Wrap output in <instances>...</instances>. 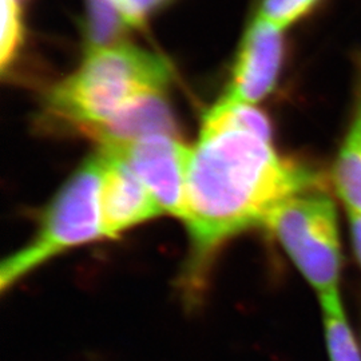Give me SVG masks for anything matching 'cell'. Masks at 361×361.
I'll use <instances>...</instances> for the list:
<instances>
[{
	"label": "cell",
	"instance_id": "7",
	"mask_svg": "<svg viewBox=\"0 0 361 361\" xmlns=\"http://www.w3.org/2000/svg\"><path fill=\"white\" fill-rule=\"evenodd\" d=\"M281 31L269 22L256 18L246 32L224 101L256 104L273 90L284 52Z\"/></svg>",
	"mask_w": 361,
	"mask_h": 361
},
{
	"label": "cell",
	"instance_id": "6",
	"mask_svg": "<svg viewBox=\"0 0 361 361\" xmlns=\"http://www.w3.org/2000/svg\"><path fill=\"white\" fill-rule=\"evenodd\" d=\"M101 157L104 162L101 214L104 238H116L121 233L164 213L121 155L104 147Z\"/></svg>",
	"mask_w": 361,
	"mask_h": 361
},
{
	"label": "cell",
	"instance_id": "9",
	"mask_svg": "<svg viewBox=\"0 0 361 361\" xmlns=\"http://www.w3.org/2000/svg\"><path fill=\"white\" fill-rule=\"evenodd\" d=\"M332 180L349 214H361V95L336 157Z\"/></svg>",
	"mask_w": 361,
	"mask_h": 361
},
{
	"label": "cell",
	"instance_id": "2",
	"mask_svg": "<svg viewBox=\"0 0 361 361\" xmlns=\"http://www.w3.org/2000/svg\"><path fill=\"white\" fill-rule=\"evenodd\" d=\"M169 80L162 59L131 46L92 49L74 75L50 97L52 113L92 134L138 99L161 94Z\"/></svg>",
	"mask_w": 361,
	"mask_h": 361
},
{
	"label": "cell",
	"instance_id": "3",
	"mask_svg": "<svg viewBox=\"0 0 361 361\" xmlns=\"http://www.w3.org/2000/svg\"><path fill=\"white\" fill-rule=\"evenodd\" d=\"M102 173L104 162L99 154L89 159L66 183L46 210L32 240L1 262L0 289L3 292L52 258L104 237Z\"/></svg>",
	"mask_w": 361,
	"mask_h": 361
},
{
	"label": "cell",
	"instance_id": "5",
	"mask_svg": "<svg viewBox=\"0 0 361 361\" xmlns=\"http://www.w3.org/2000/svg\"><path fill=\"white\" fill-rule=\"evenodd\" d=\"M104 147L126 161L162 212L182 219L189 149L173 135H152L122 145H104Z\"/></svg>",
	"mask_w": 361,
	"mask_h": 361
},
{
	"label": "cell",
	"instance_id": "14",
	"mask_svg": "<svg viewBox=\"0 0 361 361\" xmlns=\"http://www.w3.org/2000/svg\"><path fill=\"white\" fill-rule=\"evenodd\" d=\"M166 0H118L126 23L138 25L149 13Z\"/></svg>",
	"mask_w": 361,
	"mask_h": 361
},
{
	"label": "cell",
	"instance_id": "8",
	"mask_svg": "<svg viewBox=\"0 0 361 361\" xmlns=\"http://www.w3.org/2000/svg\"><path fill=\"white\" fill-rule=\"evenodd\" d=\"M176 125L161 94L138 99L91 135L104 145H122L152 135H173Z\"/></svg>",
	"mask_w": 361,
	"mask_h": 361
},
{
	"label": "cell",
	"instance_id": "13",
	"mask_svg": "<svg viewBox=\"0 0 361 361\" xmlns=\"http://www.w3.org/2000/svg\"><path fill=\"white\" fill-rule=\"evenodd\" d=\"M3 34L0 47V63L6 68L13 61L22 40V22L18 0H1Z\"/></svg>",
	"mask_w": 361,
	"mask_h": 361
},
{
	"label": "cell",
	"instance_id": "15",
	"mask_svg": "<svg viewBox=\"0 0 361 361\" xmlns=\"http://www.w3.org/2000/svg\"><path fill=\"white\" fill-rule=\"evenodd\" d=\"M349 224L353 247L361 264V214H349Z\"/></svg>",
	"mask_w": 361,
	"mask_h": 361
},
{
	"label": "cell",
	"instance_id": "10",
	"mask_svg": "<svg viewBox=\"0 0 361 361\" xmlns=\"http://www.w3.org/2000/svg\"><path fill=\"white\" fill-rule=\"evenodd\" d=\"M323 305L326 343L332 361H361L360 353L349 329L338 292L320 297Z\"/></svg>",
	"mask_w": 361,
	"mask_h": 361
},
{
	"label": "cell",
	"instance_id": "1",
	"mask_svg": "<svg viewBox=\"0 0 361 361\" xmlns=\"http://www.w3.org/2000/svg\"><path fill=\"white\" fill-rule=\"evenodd\" d=\"M310 169L280 158L271 137L207 114L190 150L183 222L192 249L180 276L189 305L202 301L219 247L253 226L295 194L319 186Z\"/></svg>",
	"mask_w": 361,
	"mask_h": 361
},
{
	"label": "cell",
	"instance_id": "11",
	"mask_svg": "<svg viewBox=\"0 0 361 361\" xmlns=\"http://www.w3.org/2000/svg\"><path fill=\"white\" fill-rule=\"evenodd\" d=\"M126 22L118 0H89V37L92 49L104 47Z\"/></svg>",
	"mask_w": 361,
	"mask_h": 361
},
{
	"label": "cell",
	"instance_id": "12",
	"mask_svg": "<svg viewBox=\"0 0 361 361\" xmlns=\"http://www.w3.org/2000/svg\"><path fill=\"white\" fill-rule=\"evenodd\" d=\"M322 1L323 0H262L257 16L283 30L312 13Z\"/></svg>",
	"mask_w": 361,
	"mask_h": 361
},
{
	"label": "cell",
	"instance_id": "4",
	"mask_svg": "<svg viewBox=\"0 0 361 361\" xmlns=\"http://www.w3.org/2000/svg\"><path fill=\"white\" fill-rule=\"evenodd\" d=\"M337 222L335 202L319 185L285 200L264 224L320 297L338 292Z\"/></svg>",
	"mask_w": 361,
	"mask_h": 361
}]
</instances>
